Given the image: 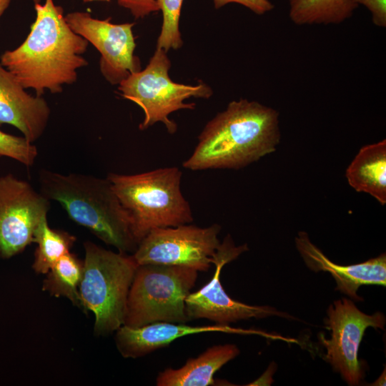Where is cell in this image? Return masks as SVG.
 <instances>
[{"mask_svg": "<svg viewBox=\"0 0 386 386\" xmlns=\"http://www.w3.org/2000/svg\"><path fill=\"white\" fill-rule=\"evenodd\" d=\"M50 200L26 181L0 177V258L9 259L34 242V231L47 216Z\"/></svg>", "mask_w": 386, "mask_h": 386, "instance_id": "9c48e42d", "label": "cell"}, {"mask_svg": "<svg viewBox=\"0 0 386 386\" xmlns=\"http://www.w3.org/2000/svg\"><path fill=\"white\" fill-rule=\"evenodd\" d=\"M157 3L163 16L157 48L162 49L167 53L170 49L177 50L183 45L179 28L183 0H157Z\"/></svg>", "mask_w": 386, "mask_h": 386, "instance_id": "44dd1931", "label": "cell"}, {"mask_svg": "<svg viewBox=\"0 0 386 386\" xmlns=\"http://www.w3.org/2000/svg\"><path fill=\"white\" fill-rule=\"evenodd\" d=\"M208 332L247 333L253 331L219 324L190 326L185 323L157 322L137 327L123 325L116 331L115 342L122 357L138 358L167 347L179 337Z\"/></svg>", "mask_w": 386, "mask_h": 386, "instance_id": "9a60e30c", "label": "cell"}, {"mask_svg": "<svg viewBox=\"0 0 386 386\" xmlns=\"http://www.w3.org/2000/svg\"><path fill=\"white\" fill-rule=\"evenodd\" d=\"M109 1L110 0H83V1L85 2V3H86V2H91V1Z\"/></svg>", "mask_w": 386, "mask_h": 386, "instance_id": "83f0119b", "label": "cell"}, {"mask_svg": "<svg viewBox=\"0 0 386 386\" xmlns=\"http://www.w3.org/2000/svg\"><path fill=\"white\" fill-rule=\"evenodd\" d=\"M83 271V261L69 252L59 258L46 274L42 290L55 297L67 298L81 309L79 285Z\"/></svg>", "mask_w": 386, "mask_h": 386, "instance_id": "d6986e66", "label": "cell"}, {"mask_svg": "<svg viewBox=\"0 0 386 386\" xmlns=\"http://www.w3.org/2000/svg\"><path fill=\"white\" fill-rule=\"evenodd\" d=\"M34 4H39L41 2V0H32Z\"/></svg>", "mask_w": 386, "mask_h": 386, "instance_id": "f1b7e54d", "label": "cell"}, {"mask_svg": "<svg viewBox=\"0 0 386 386\" xmlns=\"http://www.w3.org/2000/svg\"><path fill=\"white\" fill-rule=\"evenodd\" d=\"M297 249L307 267L316 272L331 274L337 283L336 290L355 300H362L357 295L362 285L386 284L385 253L362 263L342 266L332 262L310 239L305 232H300L295 238Z\"/></svg>", "mask_w": 386, "mask_h": 386, "instance_id": "4fadbf2b", "label": "cell"}, {"mask_svg": "<svg viewBox=\"0 0 386 386\" xmlns=\"http://www.w3.org/2000/svg\"><path fill=\"white\" fill-rule=\"evenodd\" d=\"M220 230L217 224L207 227L185 224L157 228L140 241L132 255L139 265L182 266L206 272L220 244Z\"/></svg>", "mask_w": 386, "mask_h": 386, "instance_id": "ba28073f", "label": "cell"}, {"mask_svg": "<svg viewBox=\"0 0 386 386\" xmlns=\"http://www.w3.org/2000/svg\"><path fill=\"white\" fill-rule=\"evenodd\" d=\"M170 67L167 52L157 48L145 69L132 73L119 84L120 95L144 112L140 130L160 122L169 134H174L177 126L169 114L179 109H194L195 104L184 102L187 99H208L212 95V89L205 83L189 85L173 81L169 76Z\"/></svg>", "mask_w": 386, "mask_h": 386, "instance_id": "52a82bcc", "label": "cell"}, {"mask_svg": "<svg viewBox=\"0 0 386 386\" xmlns=\"http://www.w3.org/2000/svg\"><path fill=\"white\" fill-rule=\"evenodd\" d=\"M36 19L21 45L0 56L1 64L25 89L42 96L46 90L60 93L77 79L86 66L84 57L89 42L69 26L61 6L54 0L34 4Z\"/></svg>", "mask_w": 386, "mask_h": 386, "instance_id": "6da1fadb", "label": "cell"}, {"mask_svg": "<svg viewBox=\"0 0 386 386\" xmlns=\"http://www.w3.org/2000/svg\"><path fill=\"white\" fill-rule=\"evenodd\" d=\"M355 4L366 7L371 14L372 23L381 28L386 27V0H354Z\"/></svg>", "mask_w": 386, "mask_h": 386, "instance_id": "d4e9b609", "label": "cell"}, {"mask_svg": "<svg viewBox=\"0 0 386 386\" xmlns=\"http://www.w3.org/2000/svg\"><path fill=\"white\" fill-rule=\"evenodd\" d=\"M11 0H0V18L9 7Z\"/></svg>", "mask_w": 386, "mask_h": 386, "instance_id": "484cf974", "label": "cell"}, {"mask_svg": "<svg viewBox=\"0 0 386 386\" xmlns=\"http://www.w3.org/2000/svg\"><path fill=\"white\" fill-rule=\"evenodd\" d=\"M182 172L176 167L137 174L109 173L107 178L131 221L138 242L152 229L189 224L188 201L181 191Z\"/></svg>", "mask_w": 386, "mask_h": 386, "instance_id": "277c9868", "label": "cell"}, {"mask_svg": "<svg viewBox=\"0 0 386 386\" xmlns=\"http://www.w3.org/2000/svg\"><path fill=\"white\" fill-rule=\"evenodd\" d=\"M247 250V244L236 246L229 234L225 237L213 257L215 271L212 279L199 290L190 292L185 299L186 313L189 320L204 318L227 325L252 317H290L269 306L249 305L236 301L224 290L220 282L222 267Z\"/></svg>", "mask_w": 386, "mask_h": 386, "instance_id": "30bf717a", "label": "cell"}, {"mask_svg": "<svg viewBox=\"0 0 386 386\" xmlns=\"http://www.w3.org/2000/svg\"><path fill=\"white\" fill-rule=\"evenodd\" d=\"M278 112L256 101L229 102L207 123L182 167L192 171L239 169L276 150L280 142Z\"/></svg>", "mask_w": 386, "mask_h": 386, "instance_id": "7a4b0ae2", "label": "cell"}, {"mask_svg": "<svg viewBox=\"0 0 386 386\" xmlns=\"http://www.w3.org/2000/svg\"><path fill=\"white\" fill-rule=\"evenodd\" d=\"M357 7L354 0H289V17L299 26L338 24Z\"/></svg>", "mask_w": 386, "mask_h": 386, "instance_id": "ac0fdd59", "label": "cell"}, {"mask_svg": "<svg viewBox=\"0 0 386 386\" xmlns=\"http://www.w3.org/2000/svg\"><path fill=\"white\" fill-rule=\"evenodd\" d=\"M326 324L331 330L330 340L322 339L326 360L350 385H358L363 377L358 360V349L366 329H384L385 317L381 312L372 315L361 312L349 299L342 298L327 310Z\"/></svg>", "mask_w": 386, "mask_h": 386, "instance_id": "8fae6325", "label": "cell"}, {"mask_svg": "<svg viewBox=\"0 0 386 386\" xmlns=\"http://www.w3.org/2000/svg\"><path fill=\"white\" fill-rule=\"evenodd\" d=\"M50 114L46 101L28 94L0 62V126L15 127L34 143L44 132Z\"/></svg>", "mask_w": 386, "mask_h": 386, "instance_id": "5bb4252c", "label": "cell"}, {"mask_svg": "<svg viewBox=\"0 0 386 386\" xmlns=\"http://www.w3.org/2000/svg\"><path fill=\"white\" fill-rule=\"evenodd\" d=\"M39 182L41 193L59 202L74 222L119 252H135L139 243L130 219L107 178L41 169Z\"/></svg>", "mask_w": 386, "mask_h": 386, "instance_id": "3957f363", "label": "cell"}, {"mask_svg": "<svg viewBox=\"0 0 386 386\" xmlns=\"http://www.w3.org/2000/svg\"><path fill=\"white\" fill-rule=\"evenodd\" d=\"M385 372L384 370V372H382V375L374 382L375 384H372V385H385V375L383 376V374Z\"/></svg>", "mask_w": 386, "mask_h": 386, "instance_id": "4316f807", "label": "cell"}, {"mask_svg": "<svg viewBox=\"0 0 386 386\" xmlns=\"http://www.w3.org/2000/svg\"><path fill=\"white\" fill-rule=\"evenodd\" d=\"M38 155L36 147L24 137H17L0 130V157L16 160L25 166H32Z\"/></svg>", "mask_w": 386, "mask_h": 386, "instance_id": "7402d4cb", "label": "cell"}, {"mask_svg": "<svg viewBox=\"0 0 386 386\" xmlns=\"http://www.w3.org/2000/svg\"><path fill=\"white\" fill-rule=\"evenodd\" d=\"M76 237L67 232L51 229L47 216L39 222L34 234V242L37 244L34 254L33 269L46 274L54 263L70 252Z\"/></svg>", "mask_w": 386, "mask_h": 386, "instance_id": "ffe728a7", "label": "cell"}, {"mask_svg": "<svg viewBox=\"0 0 386 386\" xmlns=\"http://www.w3.org/2000/svg\"><path fill=\"white\" fill-rule=\"evenodd\" d=\"M198 271L174 265H138L127 300L124 325L137 327L157 322L186 323L185 299Z\"/></svg>", "mask_w": 386, "mask_h": 386, "instance_id": "8992f818", "label": "cell"}, {"mask_svg": "<svg viewBox=\"0 0 386 386\" xmlns=\"http://www.w3.org/2000/svg\"><path fill=\"white\" fill-rule=\"evenodd\" d=\"M213 2L217 9L226 4L235 3L245 6L257 15H263L274 8L269 0H213Z\"/></svg>", "mask_w": 386, "mask_h": 386, "instance_id": "cb8c5ba5", "label": "cell"}, {"mask_svg": "<svg viewBox=\"0 0 386 386\" xmlns=\"http://www.w3.org/2000/svg\"><path fill=\"white\" fill-rule=\"evenodd\" d=\"M69 27L91 43L100 53V71L112 84H119L132 73L141 70L134 55V23L113 24L109 19L93 18L90 14L74 11L65 15Z\"/></svg>", "mask_w": 386, "mask_h": 386, "instance_id": "7c38bea8", "label": "cell"}, {"mask_svg": "<svg viewBox=\"0 0 386 386\" xmlns=\"http://www.w3.org/2000/svg\"><path fill=\"white\" fill-rule=\"evenodd\" d=\"M239 354L233 344L214 345L196 358L188 359L179 368L168 367L159 372L157 386H207L214 385V375Z\"/></svg>", "mask_w": 386, "mask_h": 386, "instance_id": "2e32d148", "label": "cell"}, {"mask_svg": "<svg viewBox=\"0 0 386 386\" xmlns=\"http://www.w3.org/2000/svg\"><path fill=\"white\" fill-rule=\"evenodd\" d=\"M118 4L129 10L135 19L144 18L159 11L157 0H117Z\"/></svg>", "mask_w": 386, "mask_h": 386, "instance_id": "603a6c76", "label": "cell"}, {"mask_svg": "<svg viewBox=\"0 0 386 386\" xmlns=\"http://www.w3.org/2000/svg\"><path fill=\"white\" fill-rule=\"evenodd\" d=\"M84 247L79 289L81 309L94 314V335H107L124 325L127 296L139 264L133 255L107 250L91 242H84Z\"/></svg>", "mask_w": 386, "mask_h": 386, "instance_id": "5b68a950", "label": "cell"}, {"mask_svg": "<svg viewBox=\"0 0 386 386\" xmlns=\"http://www.w3.org/2000/svg\"><path fill=\"white\" fill-rule=\"evenodd\" d=\"M348 184L357 192L386 204V140L365 145L346 169Z\"/></svg>", "mask_w": 386, "mask_h": 386, "instance_id": "e0dca14e", "label": "cell"}]
</instances>
